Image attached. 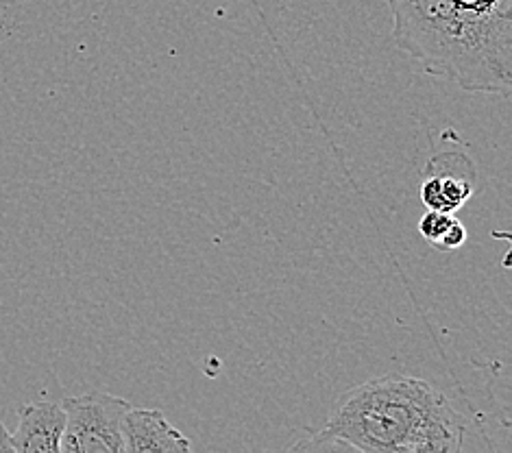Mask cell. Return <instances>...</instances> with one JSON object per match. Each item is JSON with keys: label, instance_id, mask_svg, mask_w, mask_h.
<instances>
[{"label": "cell", "instance_id": "ba28073f", "mask_svg": "<svg viewBox=\"0 0 512 453\" xmlns=\"http://www.w3.org/2000/svg\"><path fill=\"white\" fill-rule=\"evenodd\" d=\"M0 451H14L11 449V434L3 423H0Z\"/></svg>", "mask_w": 512, "mask_h": 453}, {"label": "cell", "instance_id": "7a4b0ae2", "mask_svg": "<svg viewBox=\"0 0 512 453\" xmlns=\"http://www.w3.org/2000/svg\"><path fill=\"white\" fill-rule=\"evenodd\" d=\"M467 425L428 379L393 371L347 388L312 438L316 447L362 453H456Z\"/></svg>", "mask_w": 512, "mask_h": 453}, {"label": "cell", "instance_id": "6da1fadb", "mask_svg": "<svg viewBox=\"0 0 512 453\" xmlns=\"http://www.w3.org/2000/svg\"><path fill=\"white\" fill-rule=\"evenodd\" d=\"M393 42L425 75L510 96L512 0H388Z\"/></svg>", "mask_w": 512, "mask_h": 453}, {"label": "cell", "instance_id": "277c9868", "mask_svg": "<svg viewBox=\"0 0 512 453\" xmlns=\"http://www.w3.org/2000/svg\"><path fill=\"white\" fill-rule=\"evenodd\" d=\"M475 179L478 170L465 153L447 151L436 155L425 166L421 201L428 210L454 214L473 197Z\"/></svg>", "mask_w": 512, "mask_h": 453}, {"label": "cell", "instance_id": "52a82bcc", "mask_svg": "<svg viewBox=\"0 0 512 453\" xmlns=\"http://www.w3.org/2000/svg\"><path fill=\"white\" fill-rule=\"evenodd\" d=\"M419 234L438 251H456L467 242V229L460 220L441 210H428L419 220Z\"/></svg>", "mask_w": 512, "mask_h": 453}, {"label": "cell", "instance_id": "5b68a950", "mask_svg": "<svg viewBox=\"0 0 512 453\" xmlns=\"http://www.w3.org/2000/svg\"><path fill=\"white\" fill-rule=\"evenodd\" d=\"M66 427L62 403L31 401L18 412V427L11 434V449L20 453H59Z\"/></svg>", "mask_w": 512, "mask_h": 453}, {"label": "cell", "instance_id": "3957f363", "mask_svg": "<svg viewBox=\"0 0 512 453\" xmlns=\"http://www.w3.org/2000/svg\"><path fill=\"white\" fill-rule=\"evenodd\" d=\"M66 427L59 453H125L123 419L131 403L107 393L62 401Z\"/></svg>", "mask_w": 512, "mask_h": 453}, {"label": "cell", "instance_id": "8992f818", "mask_svg": "<svg viewBox=\"0 0 512 453\" xmlns=\"http://www.w3.org/2000/svg\"><path fill=\"white\" fill-rule=\"evenodd\" d=\"M125 453H186L190 440L168 423L164 412L129 408L123 419Z\"/></svg>", "mask_w": 512, "mask_h": 453}]
</instances>
